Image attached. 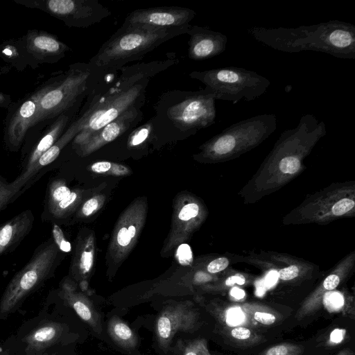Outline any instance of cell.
Listing matches in <instances>:
<instances>
[{"mask_svg":"<svg viewBox=\"0 0 355 355\" xmlns=\"http://www.w3.org/2000/svg\"><path fill=\"white\" fill-rule=\"evenodd\" d=\"M258 42L275 50L297 53L313 51L338 58L355 59V26L338 20L297 28L250 27Z\"/></svg>","mask_w":355,"mask_h":355,"instance_id":"cell-1","label":"cell"},{"mask_svg":"<svg viewBox=\"0 0 355 355\" xmlns=\"http://www.w3.org/2000/svg\"><path fill=\"white\" fill-rule=\"evenodd\" d=\"M61 251L53 239L42 243L28 262L10 279L0 299V319H6L24 300L51 278Z\"/></svg>","mask_w":355,"mask_h":355,"instance_id":"cell-4","label":"cell"},{"mask_svg":"<svg viewBox=\"0 0 355 355\" xmlns=\"http://www.w3.org/2000/svg\"><path fill=\"white\" fill-rule=\"evenodd\" d=\"M68 327L60 322L44 320L21 338L26 355L44 353L60 343L67 333Z\"/></svg>","mask_w":355,"mask_h":355,"instance_id":"cell-19","label":"cell"},{"mask_svg":"<svg viewBox=\"0 0 355 355\" xmlns=\"http://www.w3.org/2000/svg\"><path fill=\"white\" fill-rule=\"evenodd\" d=\"M107 334L121 349L135 351L138 347V338L132 329L117 315H113L107 325Z\"/></svg>","mask_w":355,"mask_h":355,"instance_id":"cell-25","label":"cell"},{"mask_svg":"<svg viewBox=\"0 0 355 355\" xmlns=\"http://www.w3.org/2000/svg\"><path fill=\"white\" fill-rule=\"evenodd\" d=\"M14 2L43 11L70 28H88L112 14L97 0H14Z\"/></svg>","mask_w":355,"mask_h":355,"instance_id":"cell-8","label":"cell"},{"mask_svg":"<svg viewBox=\"0 0 355 355\" xmlns=\"http://www.w3.org/2000/svg\"><path fill=\"white\" fill-rule=\"evenodd\" d=\"M346 331L345 329H336L330 334L329 341L332 343H340L345 338Z\"/></svg>","mask_w":355,"mask_h":355,"instance_id":"cell-41","label":"cell"},{"mask_svg":"<svg viewBox=\"0 0 355 355\" xmlns=\"http://www.w3.org/2000/svg\"><path fill=\"white\" fill-rule=\"evenodd\" d=\"M190 26L161 28L123 23L89 63L99 72H115L130 62L141 60L162 43L187 33Z\"/></svg>","mask_w":355,"mask_h":355,"instance_id":"cell-3","label":"cell"},{"mask_svg":"<svg viewBox=\"0 0 355 355\" xmlns=\"http://www.w3.org/2000/svg\"><path fill=\"white\" fill-rule=\"evenodd\" d=\"M81 198L82 192L71 191L62 200L49 209V211L56 218H63L77 206Z\"/></svg>","mask_w":355,"mask_h":355,"instance_id":"cell-27","label":"cell"},{"mask_svg":"<svg viewBox=\"0 0 355 355\" xmlns=\"http://www.w3.org/2000/svg\"><path fill=\"white\" fill-rule=\"evenodd\" d=\"M153 122L145 123L139 128L135 129L129 137L128 146L133 148L142 144L153 134Z\"/></svg>","mask_w":355,"mask_h":355,"instance_id":"cell-33","label":"cell"},{"mask_svg":"<svg viewBox=\"0 0 355 355\" xmlns=\"http://www.w3.org/2000/svg\"><path fill=\"white\" fill-rule=\"evenodd\" d=\"M53 240L62 252H70L71 243L65 239L62 230L58 225H54L52 229Z\"/></svg>","mask_w":355,"mask_h":355,"instance_id":"cell-37","label":"cell"},{"mask_svg":"<svg viewBox=\"0 0 355 355\" xmlns=\"http://www.w3.org/2000/svg\"><path fill=\"white\" fill-rule=\"evenodd\" d=\"M228 333L233 340L241 343L253 344L261 341V336L246 327L236 326L230 328Z\"/></svg>","mask_w":355,"mask_h":355,"instance_id":"cell-31","label":"cell"},{"mask_svg":"<svg viewBox=\"0 0 355 355\" xmlns=\"http://www.w3.org/2000/svg\"><path fill=\"white\" fill-rule=\"evenodd\" d=\"M148 203L138 198L122 212L112 231L107 251V262L119 266L135 247L145 224Z\"/></svg>","mask_w":355,"mask_h":355,"instance_id":"cell-9","label":"cell"},{"mask_svg":"<svg viewBox=\"0 0 355 355\" xmlns=\"http://www.w3.org/2000/svg\"><path fill=\"white\" fill-rule=\"evenodd\" d=\"M105 200L104 195H96L87 200L78 211L82 217H89L96 213L103 205Z\"/></svg>","mask_w":355,"mask_h":355,"instance_id":"cell-34","label":"cell"},{"mask_svg":"<svg viewBox=\"0 0 355 355\" xmlns=\"http://www.w3.org/2000/svg\"><path fill=\"white\" fill-rule=\"evenodd\" d=\"M354 207V201L349 198H343L336 202L331 209L335 216H342L349 211Z\"/></svg>","mask_w":355,"mask_h":355,"instance_id":"cell-38","label":"cell"},{"mask_svg":"<svg viewBox=\"0 0 355 355\" xmlns=\"http://www.w3.org/2000/svg\"><path fill=\"white\" fill-rule=\"evenodd\" d=\"M89 168L92 173L98 175L125 176L131 173V168L128 166L109 161L96 162Z\"/></svg>","mask_w":355,"mask_h":355,"instance_id":"cell-26","label":"cell"},{"mask_svg":"<svg viewBox=\"0 0 355 355\" xmlns=\"http://www.w3.org/2000/svg\"><path fill=\"white\" fill-rule=\"evenodd\" d=\"M196 12L190 8L162 6L137 9L131 12L123 24H143L161 28H179L189 26Z\"/></svg>","mask_w":355,"mask_h":355,"instance_id":"cell-15","label":"cell"},{"mask_svg":"<svg viewBox=\"0 0 355 355\" xmlns=\"http://www.w3.org/2000/svg\"><path fill=\"white\" fill-rule=\"evenodd\" d=\"M35 355H47V354H46V352H44V353L37 354Z\"/></svg>","mask_w":355,"mask_h":355,"instance_id":"cell-48","label":"cell"},{"mask_svg":"<svg viewBox=\"0 0 355 355\" xmlns=\"http://www.w3.org/2000/svg\"><path fill=\"white\" fill-rule=\"evenodd\" d=\"M0 56L8 62H12V64L21 70L27 65L26 62L23 57L21 52L19 48L17 40H11L6 42L0 48Z\"/></svg>","mask_w":355,"mask_h":355,"instance_id":"cell-28","label":"cell"},{"mask_svg":"<svg viewBox=\"0 0 355 355\" xmlns=\"http://www.w3.org/2000/svg\"><path fill=\"white\" fill-rule=\"evenodd\" d=\"M187 34L190 36L188 57L191 60L209 59L220 55L226 49L227 36L207 27L191 25Z\"/></svg>","mask_w":355,"mask_h":355,"instance_id":"cell-18","label":"cell"},{"mask_svg":"<svg viewBox=\"0 0 355 355\" xmlns=\"http://www.w3.org/2000/svg\"><path fill=\"white\" fill-rule=\"evenodd\" d=\"M169 65L168 60H164L121 69V73L114 85L93 99L80 116L81 130L73 139L76 147L83 144L93 133L129 109L142 106L149 77Z\"/></svg>","mask_w":355,"mask_h":355,"instance_id":"cell-2","label":"cell"},{"mask_svg":"<svg viewBox=\"0 0 355 355\" xmlns=\"http://www.w3.org/2000/svg\"><path fill=\"white\" fill-rule=\"evenodd\" d=\"M182 355H211L209 351L207 342L204 338L190 341L184 348Z\"/></svg>","mask_w":355,"mask_h":355,"instance_id":"cell-36","label":"cell"},{"mask_svg":"<svg viewBox=\"0 0 355 355\" xmlns=\"http://www.w3.org/2000/svg\"><path fill=\"white\" fill-rule=\"evenodd\" d=\"M11 105V96L0 92V108H7Z\"/></svg>","mask_w":355,"mask_h":355,"instance_id":"cell-43","label":"cell"},{"mask_svg":"<svg viewBox=\"0 0 355 355\" xmlns=\"http://www.w3.org/2000/svg\"><path fill=\"white\" fill-rule=\"evenodd\" d=\"M205 85L216 100L234 103L243 98L251 101L263 95L270 85V80L253 71L242 67H225L189 73Z\"/></svg>","mask_w":355,"mask_h":355,"instance_id":"cell-7","label":"cell"},{"mask_svg":"<svg viewBox=\"0 0 355 355\" xmlns=\"http://www.w3.org/2000/svg\"><path fill=\"white\" fill-rule=\"evenodd\" d=\"M34 220L27 209L0 225V257L16 249L32 230Z\"/></svg>","mask_w":355,"mask_h":355,"instance_id":"cell-21","label":"cell"},{"mask_svg":"<svg viewBox=\"0 0 355 355\" xmlns=\"http://www.w3.org/2000/svg\"><path fill=\"white\" fill-rule=\"evenodd\" d=\"M200 327V314L190 301L170 302L159 313L155 323L156 340L167 352L178 333H191Z\"/></svg>","mask_w":355,"mask_h":355,"instance_id":"cell-11","label":"cell"},{"mask_svg":"<svg viewBox=\"0 0 355 355\" xmlns=\"http://www.w3.org/2000/svg\"><path fill=\"white\" fill-rule=\"evenodd\" d=\"M254 321L263 325H271L277 320V313L274 312L267 307H252L246 306L243 308Z\"/></svg>","mask_w":355,"mask_h":355,"instance_id":"cell-30","label":"cell"},{"mask_svg":"<svg viewBox=\"0 0 355 355\" xmlns=\"http://www.w3.org/2000/svg\"><path fill=\"white\" fill-rule=\"evenodd\" d=\"M229 264V261L225 257H219L211 261L207 266V270L214 274L225 270Z\"/></svg>","mask_w":355,"mask_h":355,"instance_id":"cell-39","label":"cell"},{"mask_svg":"<svg viewBox=\"0 0 355 355\" xmlns=\"http://www.w3.org/2000/svg\"><path fill=\"white\" fill-rule=\"evenodd\" d=\"M245 282V279L241 275H234L229 277L225 282V284L227 286H232L234 284H238L239 285L244 284Z\"/></svg>","mask_w":355,"mask_h":355,"instance_id":"cell-42","label":"cell"},{"mask_svg":"<svg viewBox=\"0 0 355 355\" xmlns=\"http://www.w3.org/2000/svg\"><path fill=\"white\" fill-rule=\"evenodd\" d=\"M76 107L61 114L55 118L46 134L42 137L28 157L26 167L23 171L29 170L38 160L42 154L48 150L67 130Z\"/></svg>","mask_w":355,"mask_h":355,"instance_id":"cell-23","label":"cell"},{"mask_svg":"<svg viewBox=\"0 0 355 355\" xmlns=\"http://www.w3.org/2000/svg\"><path fill=\"white\" fill-rule=\"evenodd\" d=\"M277 279H278V274H277V271H276V270L270 271L266 276V279L268 280V282L270 284L274 283Z\"/></svg>","mask_w":355,"mask_h":355,"instance_id":"cell-44","label":"cell"},{"mask_svg":"<svg viewBox=\"0 0 355 355\" xmlns=\"http://www.w3.org/2000/svg\"><path fill=\"white\" fill-rule=\"evenodd\" d=\"M71 190L68 186L60 180H53L49 187L47 207L51 209L65 197H67Z\"/></svg>","mask_w":355,"mask_h":355,"instance_id":"cell-29","label":"cell"},{"mask_svg":"<svg viewBox=\"0 0 355 355\" xmlns=\"http://www.w3.org/2000/svg\"><path fill=\"white\" fill-rule=\"evenodd\" d=\"M275 114H264L238 121L200 146L198 157L223 159L240 155L260 144L277 129Z\"/></svg>","mask_w":355,"mask_h":355,"instance_id":"cell-5","label":"cell"},{"mask_svg":"<svg viewBox=\"0 0 355 355\" xmlns=\"http://www.w3.org/2000/svg\"><path fill=\"white\" fill-rule=\"evenodd\" d=\"M55 78L48 80L24 99L10 105L9 113L4 127V141L10 150H17L21 145L28 130L38 110L42 96L52 86Z\"/></svg>","mask_w":355,"mask_h":355,"instance_id":"cell-12","label":"cell"},{"mask_svg":"<svg viewBox=\"0 0 355 355\" xmlns=\"http://www.w3.org/2000/svg\"><path fill=\"white\" fill-rule=\"evenodd\" d=\"M82 124V119L79 117L69 125L57 141L41 155L29 170L23 171L15 180L11 182L13 187L20 191L26 183L40 169L52 163L58 157L61 150L80 132Z\"/></svg>","mask_w":355,"mask_h":355,"instance_id":"cell-20","label":"cell"},{"mask_svg":"<svg viewBox=\"0 0 355 355\" xmlns=\"http://www.w3.org/2000/svg\"><path fill=\"white\" fill-rule=\"evenodd\" d=\"M99 71L89 63H75L55 79L39 101L32 128L41 122L57 118L78 105L91 89L95 74Z\"/></svg>","mask_w":355,"mask_h":355,"instance_id":"cell-6","label":"cell"},{"mask_svg":"<svg viewBox=\"0 0 355 355\" xmlns=\"http://www.w3.org/2000/svg\"><path fill=\"white\" fill-rule=\"evenodd\" d=\"M95 251V239L92 233L79 237L71 263V279L79 283L82 291L87 289V279L94 266Z\"/></svg>","mask_w":355,"mask_h":355,"instance_id":"cell-22","label":"cell"},{"mask_svg":"<svg viewBox=\"0 0 355 355\" xmlns=\"http://www.w3.org/2000/svg\"><path fill=\"white\" fill-rule=\"evenodd\" d=\"M200 214V207L196 201L183 194L177 197L174 203L171 227L163 245L162 254L171 252L189 239L197 226Z\"/></svg>","mask_w":355,"mask_h":355,"instance_id":"cell-14","label":"cell"},{"mask_svg":"<svg viewBox=\"0 0 355 355\" xmlns=\"http://www.w3.org/2000/svg\"><path fill=\"white\" fill-rule=\"evenodd\" d=\"M232 294L236 297H241L243 296L244 293L241 289L235 288L232 290Z\"/></svg>","mask_w":355,"mask_h":355,"instance_id":"cell-45","label":"cell"},{"mask_svg":"<svg viewBox=\"0 0 355 355\" xmlns=\"http://www.w3.org/2000/svg\"><path fill=\"white\" fill-rule=\"evenodd\" d=\"M58 295L94 333H102L101 314L87 295L77 289L73 279L69 277L62 279L60 284Z\"/></svg>","mask_w":355,"mask_h":355,"instance_id":"cell-17","label":"cell"},{"mask_svg":"<svg viewBox=\"0 0 355 355\" xmlns=\"http://www.w3.org/2000/svg\"><path fill=\"white\" fill-rule=\"evenodd\" d=\"M336 355H354V352L350 349H345L338 353Z\"/></svg>","mask_w":355,"mask_h":355,"instance_id":"cell-46","label":"cell"},{"mask_svg":"<svg viewBox=\"0 0 355 355\" xmlns=\"http://www.w3.org/2000/svg\"><path fill=\"white\" fill-rule=\"evenodd\" d=\"M299 268L295 265L288 266L277 272L278 278L282 280H291L298 276Z\"/></svg>","mask_w":355,"mask_h":355,"instance_id":"cell-40","label":"cell"},{"mask_svg":"<svg viewBox=\"0 0 355 355\" xmlns=\"http://www.w3.org/2000/svg\"><path fill=\"white\" fill-rule=\"evenodd\" d=\"M19 192L0 176V211L17 198Z\"/></svg>","mask_w":355,"mask_h":355,"instance_id":"cell-35","label":"cell"},{"mask_svg":"<svg viewBox=\"0 0 355 355\" xmlns=\"http://www.w3.org/2000/svg\"><path fill=\"white\" fill-rule=\"evenodd\" d=\"M343 274V272L337 271L327 276L322 284L302 304L295 314L296 319L302 320L315 312L319 309L324 294L338 286L344 276Z\"/></svg>","mask_w":355,"mask_h":355,"instance_id":"cell-24","label":"cell"},{"mask_svg":"<svg viewBox=\"0 0 355 355\" xmlns=\"http://www.w3.org/2000/svg\"><path fill=\"white\" fill-rule=\"evenodd\" d=\"M216 99L207 89L187 92L183 99L171 105L166 116L173 125L184 133H195L215 123Z\"/></svg>","mask_w":355,"mask_h":355,"instance_id":"cell-10","label":"cell"},{"mask_svg":"<svg viewBox=\"0 0 355 355\" xmlns=\"http://www.w3.org/2000/svg\"><path fill=\"white\" fill-rule=\"evenodd\" d=\"M0 355H10V350L7 349L1 350Z\"/></svg>","mask_w":355,"mask_h":355,"instance_id":"cell-47","label":"cell"},{"mask_svg":"<svg viewBox=\"0 0 355 355\" xmlns=\"http://www.w3.org/2000/svg\"><path fill=\"white\" fill-rule=\"evenodd\" d=\"M141 107L129 109L93 133L83 144L76 147L78 155L81 157L89 155L135 126L142 119Z\"/></svg>","mask_w":355,"mask_h":355,"instance_id":"cell-16","label":"cell"},{"mask_svg":"<svg viewBox=\"0 0 355 355\" xmlns=\"http://www.w3.org/2000/svg\"><path fill=\"white\" fill-rule=\"evenodd\" d=\"M17 40L27 65L32 68L57 62L70 51L55 35L44 31L30 30Z\"/></svg>","mask_w":355,"mask_h":355,"instance_id":"cell-13","label":"cell"},{"mask_svg":"<svg viewBox=\"0 0 355 355\" xmlns=\"http://www.w3.org/2000/svg\"><path fill=\"white\" fill-rule=\"evenodd\" d=\"M304 347L293 343H280L266 349L261 355H301Z\"/></svg>","mask_w":355,"mask_h":355,"instance_id":"cell-32","label":"cell"}]
</instances>
